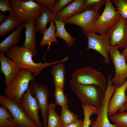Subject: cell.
<instances>
[{
	"mask_svg": "<svg viewBox=\"0 0 127 127\" xmlns=\"http://www.w3.org/2000/svg\"><path fill=\"white\" fill-rule=\"evenodd\" d=\"M118 48L117 46L111 45L109 51L111 58L114 65L115 72L111 81L112 84L116 87L123 85L127 78V64Z\"/></svg>",
	"mask_w": 127,
	"mask_h": 127,
	"instance_id": "9",
	"label": "cell"
},
{
	"mask_svg": "<svg viewBox=\"0 0 127 127\" xmlns=\"http://www.w3.org/2000/svg\"><path fill=\"white\" fill-rule=\"evenodd\" d=\"M0 103L7 107L12 114L13 118L8 120L19 127H38L27 115L20 104L11 101L2 95L0 96Z\"/></svg>",
	"mask_w": 127,
	"mask_h": 127,
	"instance_id": "8",
	"label": "cell"
},
{
	"mask_svg": "<svg viewBox=\"0 0 127 127\" xmlns=\"http://www.w3.org/2000/svg\"><path fill=\"white\" fill-rule=\"evenodd\" d=\"M32 95L36 98L40 108L44 123V127H47L49 103L48 98L50 94L47 86L37 82L30 85Z\"/></svg>",
	"mask_w": 127,
	"mask_h": 127,
	"instance_id": "12",
	"label": "cell"
},
{
	"mask_svg": "<svg viewBox=\"0 0 127 127\" xmlns=\"http://www.w3.org/2000/svg\"><path fill=\"white\" fill-rule=\"evenodd\" d=\"M111 79V75L109 74L104 99L100 106L97 108V117L91 127H117L115 125L111 123L108 114L109 103L116 88L112 83Z\"/></svg>",
	"mask_w": 127,
	"mask_h": 127,
	"instance_id": "7",
	"label": "cell"
},
{
	"mask_svg": "<svg viewBox=\"0 0 127 127\" xmlns=\"http://www.w3.org/2000/svg\"><path fill=\"white\" fill-rule=\"evenodd\" d=\"M23 23L19 20L13 13H9L6 16L5 19L0 25V36L5 35L8 32L13 30Z\"/></svg>",
	"mask_w": 127,
	"mask_h": 127,
	"instance_id": "22",
	"label": "cell"
},
{
	"mask_svg": "<svg viewBox=\"0 0 127 127\" xmlns=\"http://www.w3.org/2000/svg\"><path fill=\"white\" fill-rule=\"evenodd\" d=\"M9 0L13 13L22 23H28L32 19L35 20L40 15L43 7L33 0Z\"/></svg>",
	"mask_w": 127,
	"mask_h": 127,
	"instance_id": "4",
	"label": "cell"
},
{
	"mask_svg": "<svg viewBox=\"0 0 127 127\" xmlns=\"http://www.w3.org/2000/svg\"><path fill=\"white\" fill-rule=\"evenodd\" d=\"M61 107V112L60 116L64 127L77 120L78 116L69 109L67 104Z\"/></svg>",
	"mask_w": 127,
	"mask_h": 127,
	"instance_id": "26",
	"label": "cell"
},
{
	"mask_svg": "<svg viewBox=\"0 0 127 127\" xmlns=\"http://www.w3.org/2000/svg\"><path fill=\"white\" fill-rule=\"evenodd\" d=\"M11 7L9 0H0V10L4 13L7 11H8L9 13H13V10Z\"/></svg>",
	"mask_w": 127,
	"mask_h": 127,
	"instance_id": "34",
	"label": "cell"
},
{
	"mask_svg": "<svg viewBox=\"0 0 127 127\" xmlns=\"http://www.w3.org/2000/svg\"><path fill=\"white\" fill-rule=\"evenodd\" d=\"M56 106L55 103H49L47 127H64L60 116L55 111Z\"/></svg>",
	"mask_w": 127,
	"mask_h": 127,
	"instance_id": "25",
	"label": "cell"
},
{
	"mask_svg": "<svg viewBox=\"0 0 127 127\" xmlns=\"http://www.w3.org/2000/svg\"><path fill=\"white\" fill-rule=\"evenodd\" d=\"M85 0H75L54 15L55 20L64 21L70 17L83 11V5Z\"/></svg>",
	"mask_w": 127,
	"mask_h": 127,
	"instance_id": "18",
	"label": "cell"
},
{
	"mask_svg": "<svg viewBox=\"0 0 127 127\" xmlns=\"http://www.w3.org/2000/svg\"><path fill=\"white\" fill-rule=\"evenodd\" d=\"M122 17L111 1L107 0L103 13L99 16L91 31L100 35L106 34L108 29Z\"/></svg>",
	"mask_w": 127,
	"mask_h": 127,
	"instance_id": "6",
	"label": "cell"
},
{
	"mask_svg": "<svg viewBox=\"0 0 127 127\" xmlns=\"http://www.w3.org/2000/svg\"><path fill=\"white\" fill-rule=\"evenodd\" d=\"M55 22L54 20L51 21L49 27L44 31L43 37L40 43V47L46 46L51 43H58L56 35V27Z\"/></svg>",
	"mask_w": 127,
	"mask_h": 127,
	"instance_id": "24",
	"label": "cell"
},
{
	"mask_svg": "<svg viewBox=\"0 0 127 127\" xmlns=\"http://www.w3.org/2000/svg\"><path fill=\"white\" fill-rule=\"evenodd\" d=\"M107 0H85L83 4V11L91 10L98 12L105 5Z\"/></svg>",
	"mask_w": 127,
	"mask_h": 127,
	"instance_id": "29",
	"label": "cell"
},
{
	"mask_svg": "<svg viewBox=\"0 0 127 127\" xmlns=\"http://www.w3.org/2000/svg\"><path fill=\"white\" fill-rule=\"evenodd\" d=\"M74 1L73 0H56L51 12L54 15L57 14L65 7L66 6Z\"/></svg>",
	"mask_w": 127,
	"mask_h": 127,
	"instance_id": "33",
	"label": "cell"
},
{
	"mask_svg": "<svg viewBox=\"0 0 127 127\" xmlns=\"http://www.w3.org/2000/svg\"><path fill=\"white\" fill-rule=\"evenodd\" d=\"M83 120L78 119L76 122L64 127H83Z\"/></svg>",
	"mask_w": 127,
	"mask_h": 127,
	"instance_id": "36",
	"label": "cell"
},
{
	"mask_svg": "<svg viewBox=\"0 0 127 127\" xmlns=\"http://www.w3.org/2000/svg\"><path fill=\"white\" fill-rule=\"evenodd\" d=\"M82 106L84 114L83 127H90V117L93 114L97 115V109L94 106L87 103H82Z\"/></svg>",
	"mask_w": 127,
	"mask_h": 127,
	"instance_id": "28",
	"label": "cell"
},
{
	"mask_svg": "<svg viewBox=\"0 0 127 127\" xmlns=\"http://www.w3.org/2000/svg\"><path fill=\"white\" fill-rule=\"evenodd\" d=\"M121 54L124 57L126 61H127V46Z\"/></svg>",
	"mask_w": 127,
	"mask_h": 127,
	"instance_id": "38",
	"label": "cell"
},
{
	"mask_svg": "<svg viewBox=\"0 0 127 127\" xmlns=\"http://www.w3.org/2000/svg\"><path fill=\"white\" fill-rule=\"evenodd\" d=\"M127 87V78L125 83L120 86L116 87L108 103V114L109 116L119 111L120 113L125 111L123 106L126 99L125 91Z\"/></svg>",
	"mask_w": 127,
	"mask_h": 127,
	"instance_id": "15",
	"label": "cell"
},
{
	"mask_svg": "<svg viewBox=\"0 0 127 127\" xmlns=\"http://www.w3.org/2000/svg\"><path fill=\"white\" fill-rule=\"evenodd\" d=\"M106 33L110 37L111 46L125 49L127 46V20L122 17L109 28Z\"/></svg>",
	"mask_w": 127,
	"mask_h": 127,
	"instance_id": "11",
	"label": "cell"
},
{
	"mask_svg": "<svg viewBox=\"0 0 127 127\" xmlns=\"http://www.w3.org/2000/svg\"><path fill=\"white\" fill-rule=\"evenodd\" d=\"M13 116L8 108L1 105L0 106V127H13L17 126L14 123L8 120Z\"/></svg>",
	"mask_w": 127,
	"mask_h": 127,
	"instance_id": "27",
	"label": "cell"
},
{
	"mask_svg": "<svg viewBox=\"0 0 127 127\" xmlns=\"http://www.w3.org/2000/svg\"><path fill=\"white\" fill-rule=\"evenodd\" d=\"M54 95L57 104L61 107L67 104V98L64 93L63 88H55Z\"/></svg>",
	"mask_w": 127,
	"mask_h": 127,
	"instance_id": "31",
	"label": "cell"
},
{
	"mask_svg": "<svg viewBox=\"0 0 127 127\" xmlns=\"http://www.w3.org/2000/svg\"><path fill=\"white\" fill-rule=\"evenodd\" d=\"M56 27V37H58L64 40L66 42L68 47H72L76 40L75 37L71 36L66 30L65 27V23L61 20H55Z\"/></svg>",
	"mask_w": 127,
	"mask_h": 127,
	"instance_id": "23",
	"label": "cell"
},
{
	"mask_svg": "<svg viewBox=\"0 0 127 127\" xmlns=\"http://www.w3.org/2000/svg\"><path fill=\"white\" fill-rule=\"evenodd\" d=\"M23 23L0 43V52L6 53L12 46L19 43L20 40Z\"/></svg>",
	"mask_w": 127,
	"mask_h": 127,
	"instance_id": "19",
	"label": "cell"
},
{
	"mask_svg": "<svg viewBox=\"0 0 127 127\" xmlns=\"http://www.w3.org/2000/svg\"><path fill=\"white\" fill-rule=\"evenodd\" d=\"M88 44L86 50L92 49L100 53L104 58V62L106 64L110 63L109 56L110 37L106 33L98 35L94 32L90 31L85 34Z\"/></svg>",
	"mask_w": 127,
	"mask_h": 127,
	"instance_id": "10",
	"label": "cell"
},
{
	"mask_svg": "<svg viewBox=\"0 0 127 127\" xmlns=\"http://www.w3.org/2000/svg\"><path fill=\"white\" fill-rule=\"evenodd\" d=\"M36 4L47 7L51 11L56 0H33Z\"/></svg>",
	"mask_w": 127,
	"mask_h": 127,
	"instance_id": "35",
	"label": "cell"
},
{
	"mask_svg": "<svg viewBox=\"0 0 127 127\" xmlns=\"http://www.w3.org/2000/svg\"><path fill=\"white\" fill-rule=\"evenodd\" d=\"M35 20L32 19L28 23H23L24 28L25 29V39L23 46L29 49L34 56H36V34L37 31L34 23Z\"/></svg>",
	"mask_w": 127,
	"mask_h": 127,
	"instance_id": "17",
	"label": "cell"
},
{
	"mask_svg": "<svg viewBox=\"0 0 127 127\" xmlns=\"http://www.w3.org/2000/svg\"><path fill=\"white\" fill-rule=\"evenodd\" d=\"M55 88H63L64 87L65 73L64 64L61 63L54 65L51 70Z\"/></svg>",
	"mask_w": 127,
	"mask_h": 127,
	"instance_id": "21",
	"label": "cell"
},
{
	"mask_svg": "<svg viewBox=\"0 0 127 127\" xmlns=\"http://www.w3.org/2000/svg\"><path fill=\"white\" fill-rule=\"evenodd\" d=\"M19 127L18 126H17L15 127Z\"/></svg>",
	"mask_w": 127,
	"mask_h": 127,
	"instance_id": "40",
	"label": "cell"
},
{
	"mask_svg": "<svg viewBox=\"0 0 127 127\" xmlns=\"http://www.w3.org/2000/svg\"><path fill=\"white\" fill-rule=\"evenodd\" d=\"M100 14L99 12L86 10L73 16L63 21L65 24L79 26L85 34L91 31Z\"/></svg>",
	"mask_w": 127,
	"mask_h": 127,
	"instance_id": "13",
	"label": "cell"
},
{
	"mask_svg": "<svg viewBox=\"0 0 127 127\" xmlns=\"http://www.w3.org/2000/svg\"><path fill=\"white\" fill-rule=\"evenodd\" d=\"M126 99L123 106V110L127 112V87L125 91Z\"/></svg>",
	"mask_w": 127,
	"mask_h": 127,
	"instance_id": "37",
	"label": "cell"
},
{
	"mask_svg": "<svg viewBox=\"0 0 127 127\" xmlns=\"http://www.w3.org/2000/svg\"><path fill=\"white\" fill-rule=\"evenodd\" d=\"M54 15L49 9L47 7L43 6L40 15L35 20V25L37 31L40 34L43 35L48 23L54 20Z\"/></svg>",
	"mask_w": 127,
	"mask_h": 127,
	"instance_id": "20",
	"label": "cell"
},
{
	"mask_svg": "<svg viewBox=\"0 0 127 127\" xmlns=\"http://www.w3.org/2000/svg\"><path fill=\"white\" fill-rule=\"evenodd\" d=\"M5 54L6 56L12 59L20 69H28L35 76H38L45 68L56 64L65 62L68 59L67 57H66L57 61L49 63L45 61L42 63L40 61L36 63L32 58L34 55L29 49L23 46L19 47L17 44L12 46Z\"/></svg>",
	"mask_w": 127,
	"mask_h": 127,
	"instance_id": "1",
	"label": "cell"
},
{
	"mask_svg": "<svg viewBox=\"0 0 127 127\" xmlns=\"http://www.w3.org/2000/svg\"><path fill=\"white\" fill-rule=\"evenodd\" d=\"M70 89L80 100L82 103L93 105L97 108L104 99L105 91L98 86L86 84L71 79L69 82Z\"/></svg>",
	"mask_w": 127,
	"mask_h": 127,
	"instance_id": "2",
	"label": "cell"
},
{
	"mask_svg": "<svg viewBox=\"0 0 127 127\" xmlns=\"http://www.w3.org/2000/svg\"><path fill=\"white\" fill-rule=\"evenodd\" d=\"M111 1L122 17L127 20V0H112Z\"/></svg>",
	"mask_w": 127,
	"mask_h": 127,
	"instance_id": "32",
	"label": "cell"
},
{
	"mask_svg": "<svg viewBox=\"0 0 127 127\" xmlns=\"http://www.w3.org/2000/svg\"><path fill=\"white\" fill-rule=\"evenodd\" d=\"M35 76L29 70L20 69L18 73L7 86L4 96L11 101L20 104L23 94L28 89L30 81L34 82Z\"/></svg>",
	"mask_w": 127,
	"mask_h": 127,
	"instance_id": "3",
	"label": "cell"
},
{
	"mask_svg": "<svg viewBox=\"0 0 127 127\" xmlns=\"http://www.w3.org/2000/svg\"><path fill=\"white\" fill-rule=\"evenodd\" d=\"M4 53L0 52V71L4 75V83L7 86L17 75L20 69L12 59L6 57Z\"/></svg>",
	"mask_w": 127,
	"mask_h": 127,
	"instance_id": "16",
	"label": "cell"
},
{
	"mask_svg": "<svg viewBox=\"0 0 127 127\" xmlns=\"http://www.w3.org/2000/svg\"><path fill=\"white\" fill-rule=\"evenodd\" d=\"M20 104L27 115L34 121L38 127H42L38 111L40 108L35 98L32 94L29 84L28 87L22 96Z\"/></svg>",
	"mask_w": 127,
	"mask_h": 127,
	"instance_id": "14",
	"label": "cell"
},
{
	"mask_svg": "<svg viewBox=\"0 0 127 127\" xmlns=\"http://www.w3.org/2000/svg\"><path fill=\"white\" fill-rule=\"evenodd\" d=\"M109 120L117 127H127V112L116 113L109 117Z\"/></svg>",
	"mask_w": 127,
	"mask_h": 127,
	"instance_id": "30",
	"label": "cell"
},
{
	"mask_svg": "<svg viewBox=\"0 0 127 127\" xmlns=\"http://www.w3.org/2000/svg\"><path fill=\"white\" fill-rule=\"evenodd\" d=\"M4 13L2 12H0V22L1 23L5 19L6 16L4 14Z\"/></svg>",
	"mask_w": 127,
	"mask_h": 127,
	"instance_id": "39",
	"label": "cell"
},
{
	"mask_svg": "<svg viewBox=\"0 0 127 127\" xmlns=\"http://www.w3.org/2000/svg\"><path fill=\"white\" fill-rule=\"evenodd\" d=\"M71 79L82 84L98 86L104 91L107 85L105 75L100 71L89 66L75 70L72 74Z\"/></svg>",
	"mask_w": 127,
	"mask_h": 127,
	"instance_id": "5",
	"label": "cell"
}]
</instances>
